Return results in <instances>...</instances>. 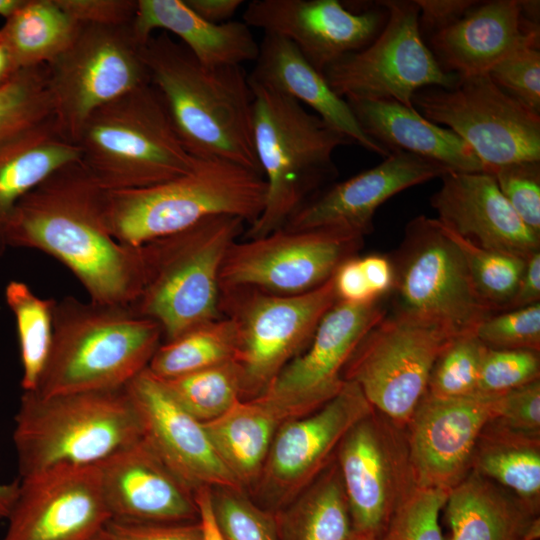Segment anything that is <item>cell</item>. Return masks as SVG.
Instances as JSON below:
<instances>
[{"label":"cell","instance_id":"e7e4bbea","mask_svg":"<svg viewBox=\"0 0 540 540\" xmlns=\"http://www.w3.org/2000/svg\"><path fill=\"white\" fill-rule=\"evenodd\" d=\"M359 540H370V539H362V538H360Z\"/></svg>","mask_w":540,"mask_h":540},{"label":"cell","instance_id":"6da1fadb","mask_svg":"<svg viewBox=\"0 0 540 540\" xmlns=\"http://www.w3.org/2000/svg\"><path fill=\"white\" fill-rule=\"evenodd\" d=\"M106 195L80 161L70 163L19 201L6 243L8 248L35 249L57 259L91 301L130 305L142 287L141 250L110 233Z\"/></svg>","mask_w":540,"mask_h":540},{"label":"cell","instance_id":"11a10c76","mask_svg":"<svg viewBox=\"0 0 540 540\" xmlns=\"http://www.w3.org/2000/svg\"><path fill=\"white\" fill-rule=\"evenodd\" d=\"M539 301L540 251H536L526 259L517 290L507 310L529 306Z\"/></svg>","mask_w":540,"mask_h":540},{"label":"cell","instance_id":"db71d44e","mask_svg":"<svg viewBox=\"0 0 540 540\" xmlns=\"http://www.w3.org/2000/svg\"><path fill=\"white\" fill-rule=\"evenodd\" d=\"M361 268L367 283L377 299L393 291L395 284V269L392 259L383 254H370L359 257Z\"/></svg>","mask_w":540,"mask_h":540},{"label":"cell","instance_id":"681fc988","mask_svg":"<svg viewBox=\"0 0 540 540\" xmlns=\"http://www.w3.org/2000/svg\"><path fill=\"white\" fill-rule=\"evenodd\" d=\"M493 420L518 431L540 434V379L501 394Z\"/></svg>","mask_w":540,"mask_h":540},{"label":"cell","instance_id":"4dcf8cb0","mask_svg":"<svg viewBox=\"0 0 540 540\" xmlns=\"http://www.w3.org/2000/svg\"><path fill=\"white\" fill-rule=\"evenodd\" d=\"M449 540H522L534 515L512 492L470 471L445 503Z\"/></svg>","mask_w":540,"mask_h":540},{"label":"cell","instance_id":"6f0895ef","mask_svg":"<svg viewBox=\"0 0 540 540\" xmlns=\"http://www.w3.org/2000/svg\"><path fill=\"white\" fill-rule=\"evenodd\" d=\"M211 488H200L195 492L199 511V521L203 530V540H224L215 524L210 501Z\"/></svg>","mask_w":540,"mask_h":540},{"label":"cell","instance_id":"e575fe53","mask_svg":"<svg viewBox=\"0 0 540 540\" xmlns=\"http://www.w3.org/2000/svg\"><path fill=\"white\" fill-rule=\"evenodd\" d=\"M78 23L55 0H23L0 28L16 71L47 65L71 42Z\"/></svg>","mask_w":540,"mask_h":540},{"label":"cell","instance_id":"f546056e","mask_svg":"<svg viewBox=\"0 0 540 540\" xmlns=\"http://www.w3.org/2000/svg\"><path fill=\"white\" fill-rule=\"evenodd\" d=\"M80 149L52 118L0 143V258L6 231L19 201L58 169L80 161Z\"/></svg>","mask_w":540,"mask_h":540},{"label":"cell","instance_id":"4316f807","mask_svg":"<svg viewBox=\"0 0 540 540\" xmlns=\"http://www.w3.org/2000/svg\"><path fill=\"white\" fill-rule=\"evenodd\" d=\"M248 77L253 83L273 88L307 105L351 143L383 157L390 154L365 134L348 102L333 91L323 73L315 69L287 39L264 33Z\"/></svg>","mask_w":540,"mask_h":540},{"label":"cell","instance_id":"8d00e7d4","mask_svg":"<svg viewBox=\"0 0 540 540\" xmlns=\"http://www.w3.org/2000/svg\"><path fill=\"white\" fill-rule=\"evenodd\" d=\"M4 297L16 323L22 365L21 388L33 391L50 352L55 299L37 296L26 283L18 280L6 285Z\"/></svg>","mask_w":540,"mask_h":540},{"label":"cell","instance_id":"3957f363","mask_svg":"<svg viewBox=\"0 0 540 540\" xmlns=\"http://www.w3.org/2000/svg\"><path fill=\"white\" fill-rule=\"evenodd\" d=\"M160 325L130 305L55 300L49 356L34 392L56 395L125 387L162 343Z\"/></svg>","mask_w":540,"mask_h":540},{"label":"cell","instance_id":"7c38bea8","mask_svg":"<svg viewBox=\"0 0 540 540\" xmlns=\"http://www.w3.org/2000/svg\"><path fill=\"white\" fill-rule=\"evenodd\" d=\"M393 261L395 309L434 321L453 335L474 333L494 314L477 291L464 258L437 219L418 216Z\"/></svg>","mask_w":540,"mask_h":540},{"label":"cell","instance_id":"cb8c5ba5","mask_svg":"<svg viewBox=\"0 0 540 540\" xmlns=\"http://www.w3.org/2000/svg\"><path fill=\"white\" fill-rule=\"evenodd\" d=\"M443 167L404 151H391L378 165L336 183L307 201L283 228H338L363 236L372 229L376 210L397 193L441 177Z\"/></svg>","mask_w":540,"mask_h":540},{"label":"cell","instance_id":"60d3db41","mask_svg":"<svg viewBox=\"0 0 540 540\" xmlns=\"http://www.w3.org/2000/svg\"><path fill=\"white\" fill-rule=\"evenodd\" d=\"M212 515L224 540H280L276 512L264 508L246 490L214 487Z\"/></svg>","mask_w":540,"mask_h":540},{"label":"cell","instance_id":"7dc6e473","mask_svg":"<svg viewBox=\"0 0 540 540\" xmlns=\"http://www.w3.org/2000/svg\"><path fill=\"white\" fill-rule=\"evenodd\" d=\"M492 175L516 214L540 235V161L507 164Z\"/></svg>","mask_w":540,"mask_h":540},{"label":"cell","instance_id":"d4e9b609","mask_svg":"<svg viewBox=\"0 0 540 540\" xmlns=\"http://www.w3.org/2000/svg\"><path fill=\"white\" fill-rule=\"evenodd\" d=\"M431 197L437 220L486 249L527 259L540 249V235L516 214L487 172H446Z\"/></svg>","mask_w":540,"mask_h":540},{"label":"cell","instance_id":"b9f144b4","mask_svg":"<svg viewBox=\"0 0 540 540\" xmlns=\"http://www.w3.org/2000/svg\"><path fill=\"white\" fill-rule=\"evenodd\" d=\"M486 348L474 333L454 337L433 365L427 393L439 398L475 394Z\"/></svg>","mask_w":540,"mask_h":540},{"label":"cell","instance_id":"83f0119b","mask_svg":"<svg viewBox=\"0 0 540 540\" xmlns=\"http://www.w3.org/2000/svg\"><path fill=\"white\" fill-rule=\"evenodd\" d=\"M360 127L389 152L404 151L448 172H487L472 148L448 128L396 101H347Z\"/></svg>","mask_w":540,"mask_h":540},{"label":"cell","instance_id":"94428289","mask_svg":"<svg viewBox=\"0 0 540 540\" xmlns=\"http://www.w3.org/2000/svg\"><path fill=\"white\" fill-rule=\"evenodd\" d=\"M23 3V0H0V16L7 19Z\"/></svg>","mask_w":540,"mask_h":540},{"label":"cell","instance_id":"1f68e13d","mask_svg":"<svg viewBox=\"0 0 540 540\" xmlns=\"http://www.w3.org/2000/svg\"><path fill=\"white\" fill-rule=\"evenodd\" d=\"M282 422L269 406L251 399L239 400L203 425L223 464L244 490L252 491Z\"/></svg>","mask_w":540,"mask_h":540},{"label":"cell","instance_id":"e0dca14e","mask_svg":"<svg viewBox=\"0 0 540 540\" xmlns=\"http://www.w3.org/2000/svg\"><path fill=\"white\" fill-rule=\"evenodd\" d=\"M373 409L356 383L344 381L319 409L282 422L252 490L257 503L274 512L289 504L335 459L347 431Z\"/></svg>","mask_w":540,"mask_h":540},{"label":"cell","instance_id":"f1b7e54d","mask_svg":"<svg viewBox=\"0 0 540 540\" xmlns=\"http://www.w3.org/2000/svg\"><path fill=\"white\" fill-rule=\"evenodd\" d=\"M156 29L176 35L207 67L242 66L255 62L259 53V43L243 21L208 22L184 0H137L133 22L137 39L145 44Z\"/></svg>","mask_w":540,"mask_h":540},{"label":"cell","instance_id":"f35d334b","mask_svg":"<svg viewBox=\"0 0 540 540\" xmlns=\"http://www.w3.org/2000/svg\"><path fill=\"white\" fill-rule=\"evenodd\" d=\"M440 224L460 250L483 300L494 313L507 310L517 290L526 259L480 247Z\"/></svg>","mask_w":540,"mask_h":540},{"label":"cell","instance_id":"44dd1931","mask_svg":"<svg viewBox=\"0 0 540 540\" xmlns=\"http://www.w3.org/2000/svg\"><path fill=\"white\" fill-rule=\"evenodd\" d=\"M382 10H352L337 0H254L243 22L294 44L321 73L369 45L383 28Z\"/></svg>","mask_w":540,"mask_h":540},{"label":"cell","instance_id":"f6af8a7d","mask_svg":"<svg viewBox=\"0 0 540 540\" xmlns=\"http://www.w3.org/2000/svg\"><path fill=\"white\" fill-rule=\"evenodd\" d=\"M474 334L487 347L540 351V302L494 313Z\"/></svg>","mask_w":540,"mask_h":540},{"label":"cell","instance_id":"7a4b0ae2","mask_svg":"<svg viewBox=\"0 0 540 540\" xmlns=\"http://www.w3.org/2000/svg\"><path fill=\"white\" fill-rule=\"evenodd\" d=\"M143 59L192 156L224 159L262 175L253 140L254 95L242 66H204L167 33L149 38Z\"/></svg>","mask_w":540,"mask_h":540},{"label":"cell","instance_id":"ac0fdd59","mask_svg":"<svg viewBox=\"0 0 540 540\" xmlns=\"http://www.w3.org/2000/svg\"><path fill=\"white\" fill-rule=\"evenodd\" d=\"M385 314L383 299L363 304L337 301L321 319L307 348L254 399L283 421L319 409L341 390L352 353Z\"/></svg>","mask_w":540,"mask_h":540},{"label":"cell","instance_id":"f5cc1de1","mask_svg":"<svg viewBox=\"0 0 540 540\" xmlns=\"http://www.w3.org/2000/svg\"><path fill=\"white\" fill-rule=\"evenodd\" d=\"M419 8V26L433 34L459 20L477 1L471 0H415Z\"/></svg>","mask_w":540,"mask_h":540},{"label":"cell","instance_id":"c3c4849f","mask_svg":"<svg viewBox=\"0 0 540 540\" xmlns=\"http://www.w3.org/2000/svg\"><path fill=\"white\" fill-rule=\"evenodd\" d=\"M109 540H203L199 520L137 522L110 519L102 529Z\"/></svg>","mask_w":540,"mask_h":540},{"label":"cell","instance_id":"ee69618b","mask_svg":"<svg viewBox=\"0 0 540 540\" xmlns=\"http://www.w3.org/2000/svg\"><path fill=\"white\" fill-rule=\"evenodd\" d=\"M540 379L539 352L487 347L476 393L498 395Z\"/></svg>","mask_w":540,"mask_h":540},{"label":"cell","instance_id":"d6986e66","mask_svg":"<svg viewBox=\"0 0 540 540\" xmlns=\"http://www.w3.org/2000/svg\"><path fill=\"white\" fill-rule=\"evenodd\" d=\"M110 519L97 466L59 465L19 478L2 540H89Z\"/></svg>","mask_w":540,"mask_h":540},{"label":"cell","instance_id":"d6a6232c","mask_svg":"<svg viewBox=\"0 0 540 540\" xmlns=\"http://www.w3.org/2000/svg\"><path fill=\"white\" fill-rule=\"evenodd\" d=\"M471 470L512 492L534 515L540 511V434L491 420L474 448Z\"/></svg>","mask_w":540,"mask_h":540},{"label":"cell","instance_id":"816d5d0a","mask_svg":"<svg viewBox=\"0 0 540 540\" xmlns=\"http://www.w3.org/2000/svg\"><path fill=\"white\" fill-rule=\"evenodd\" d=\"M332 277L338 301L363 304L379 300L367 283L359 257L353 256L345 260Z\"/></svg>","mask_w":540,"mask_h":540},{"label":"cell","instance_id":"5bb4252c","mask_svg":"<svg viewBox=\"0 0 540 540\" xmlns=\"http://www.w3.org/2000/svg\"><path fill=\"white\" fill-rule=\"evenodd\" d=\"M412 104L464 140L490 174L507 164L540 161V114L506 94L487 73L460 76L451 88L420 89Z\"/></svg>","mask_w":540,"mask_h":540},{"label":"cell","instance_id":"2e32d148","mask_svg":"<svg viewBox=\"0 0 540 540\" xmlns=\"http://www.w3.org/2000/svg\"><path fill=\"white\" fill-rule=\"evenodd\" d=\"M363 235L338 228L289 230L234 242L223 260L220 290L247 287L297 295L329 280L360 249Z\"/></svg>","mask_w":540,"mask_h":540},{"label":"cell","instance_id":"8992f818","mask_svg":"<svg viewBox=\"0 0 540 540\" xmlns=\"http://www.w3.org/2000/svg\"><path fill=\"white\" fill-rule=\"evenodd\" d=\"M250 81V80H249ZM254 95L253 140L267 185L261 215L244 239L283 228L323 180L336 172L335 150L351 141L301 103L250 81Z\"/></svg>","mask_w":540,"mask_h":540},{"label":"cell","instance_id":"9a60e30c","mask_svg":"<svg viewBox=\"0 0 540 540\" xmlns=\"http://www.w3.org/2000/svg\"><path fill=\"white\" fill-rule=\"evenodd\" d=\"M335 460L356 535L379 540L417 487L405 428L373 409L344 435Z\"/></svg>","mask_w":540,"mask_h":540},{"label":"cell","instance_id":"bcb514c9","mask_svg":"<svg viewBox=\"0 0 540 540\" xmlns=\"http://www.w3.org/2000/svg\"><path fill=\"white\" fill-rule=\"evenodd\" d=\"M506 94L536 114H540L539 44L515 50L487 73Z\"/></svg>","mask_w":540,"mask_h":540},{"label":"cell","instance_id":"6125c7cd","mask_svg":"<svg viewBox=\"0 0 540 540\" xmlns=\"http://www.w3.org/2000/svg\"><path fill=\"white\" fill-rule=\"evenodd\" d=\"M540 537V519L535 517L526 529L522 540H538Z\"/></svg>","mask_w":540,"mask_h":540},{"label":"cell","instance_id":"603a6c76","mask_svg":"<svg viewBox=\"0 0 540 540\" xmlns=\"http://www.w3.org/2000/svg\"><path fill=\"white\" fill-rule=\"evenodd\" d=\"M111 519L137 522L199 520L191 490L140 438L97 465Z\"/></svg>","mask_w":540,"mask_h":540},{"label":"cell","instance_id":"91938a15","mask_svg":"<svg viewBox=\"0 0 540 540\" xmlns=\"http://www.w3.org/2000/svg\"><path fill=\"white\" fill-rule=\"evenodd\" d=\"M17 71L14 69L11 59L5 47L0 42V87L4 86Z\"/></svg>","mask_w":540,"mask_h":540},{"label":"cell","instance_id":"4fadbf2b","mask_svg":"<svg viewBox=\"0 0 540 540\" xmlns=\"http://www.w3.org/2000/svg\"><path fill=\"white\" fill-rule=\"evenodd\" d=\"M379 3L387 17L376 38L324 70L333 91L346 101L392 100L414 108L420 89L453 87L458 76L442 69L422 39L416 3Z\"/></svg>","mask_w":540,"mask_h":540},{"label":"cell","instance_id":"7bdbcfd3","mask_svg":"<svg viewBox=\"0 0 540 540\" xmlns=\"http://www.w3.org/2000/svg\"><path fill=\"white\" fill-rule=\"evenodd\" d=\"M449 491L415 487L391 516L379 540H445L439 514Z\"/></svg>","mask_w":540,"mask_h":540},{"label":"cell","instance_id":"836d02e7","mask_svg":"<svg viewBox=\"0 0 540 540\" xmlns=\"http://www.w3.org/2000/svg\"><path fill=\"white\" fill-rule=\"evenodd\" d=\"M280 540H359L334 459L289 504L276 512Z\"/></svg>","mask_w":540,"mask_h":540},{"label":"cell","instance_id":"be15d7a7","mask_svg":"<svg viewBox=\"0 0 540 540\" xmlns=\"http://www.w3.org/2000/svg\"><path fill=\"white\" fill-rule=\"evenodd\" d=\"M89 540H109V538H107L105 534L103 533V531L101 530L98 534H96Z\"/></svg>","mask_w":540,"mask_h":540},{"label":"cell","instance_id":"484cf974","mask_svg":"<svg viewBox=\"0 0 540 540\" xmlns=\"http://www.w3.org/2000/svg\"><path fill=\"white\" fill-rule=\"evenodd\" d=\"M539 23L527 19L517 0L486 2L435 32L431 51L443 70L460 76L486 74L528 44H539Z\"/></svg>","mask_w":540,"mask_h":540},{"label":"cell","instance_id":"9c48e42d","mask_svg":"<svg viewBox=\"0 0 540 540\" xmlns=\"http://www.w3.org/2000/svg\"><path fill=\"white\" fill-rule=\"evenodd\" d=\"M221 316L235 323L234 358L242 400L261 396L281 370L309 345L317 326L338 301L333 277L297 295H277L238 287L220 290Z\"/></svg>","mask_w":540,"mask_h":540},{"label":"cell","instance_id":"52a82bcc","mask_svg":"<svg viewBox=\"0 0 540 540\" xmlns=\"http://www.w3.org/2000/svg\"><path fill=\"white\" fill-rule=\"evenodd\" d=\"M244 224L236 216H211L140 246L143 281L130 306L160 325L164 341L221 317L220 270Z\"/></svg>","mask_w":540,"mask_h":540},{"label":"cell","instance_id":"8fae6325","mask_svg":"<svg viewBox=\"0 0 540 540\" xmlns=\"http://www.w3.org/2000/svg\"><path fill=\"white\" fill-rule=\"evenodd\" d=\"M442 325L394 310L363 337L344 372L377 411L405 428L427 392L433 365L454 338Z\"/></svg>","mask_w":540,"mask_h":540},{"label":"cell","instance_id":"ba28073f","mask_svg":"<svg viewBox=\"0 0 540 540\" xmlns=\"http://www.w3.org/2000/svg\"><path fill=\"white\" fill-rule=\"evenodd\" d=\"M75 143L80 162L107 191L170 180L192 169L197 159L184 147L151 83L96 110Z\"/></svg>","mask_w":540,"mask_h":540},{"label":"cell","instance_id":"7402d4cb","mask_svg":"<svg viewBox=\"0 0 540 540\" xmlns=\"http://www.w3.org/2000/svg\"><path fill=\"white\" fill-rule=\"evenodd\" d=\"M143 427V438L194 492L241 485L216 453L203 423L185 411L148 369L127 385Z\"/></svg>","mask_w":540,"mask_h":540},{"label":"cell","instance_id":"ffe728a7","mask_svg":"<svg viewBox=\"0 0 540 540\" xmlns=\"http://www.w3.org/2000/svg\"><path fill=\"white\" fill-rule=\"evenodd\" d=\"M500 395L439 398L426 392L405 427L416 486L450 491L467 476L479 435L498 414Z\"/></svg>","mask_w":540,"mask_h":540},{"label":"cell","instance_id":"f907efd6","mask_svg":"<svg viewBox=\"0 0 540 540\" xmlns=\"http://www.w3.org/2000/svg\"><path fill=\"white\" fill-rule=\"evenodd\" d=\"M79 24L100 26L132 25L137 0H55Z\"/></svg>","mask_w":540,"mask_h":540},{"label":"cell","instance_id":"30bf717a","mask_svg":"<svg viewBox=\"0 0 540 540\" xmlns=\"http://www.w3.org/2000/svg\"><path fill=\"white\" fill-rule=\"evenodd\" d=\"M144 45L133 24L78 25L69 45L46 65L55 123L67 140L76 142L96 110L150 83Z\"/></svg>","mask_w":540,"mask_h":540},{"label":"cell","instance_id":"680465c9","mask_svg":"<svg viewBox=\"0 0 540 540\" xmlns=\"http://www.w3.org/2000/svg\"><path fill=\"white\" fill-rule=\"evenodd\" d=\"M19 479L9 483H0V520L7 519L16 501Z\"/></svg>","mask_w":540,"mask_h":540},{"label":"cell","instance_id":"d590c367","mask_svg":"<svg viewBox=\"0 0 540 540\" xmlns=\"http://www.w3.org/2000/svg\"><path fill=\"white\" fill-rule=\"evenodd\" d=\"M238 334L232 319L220 318L163 341L148 371L159 379L174 378L234 361Z\"/></svg>","mask_w":540,"mask_h":540},{"label":"cell","instance_id":"74e56055","mask_svg":"<svg viewBox=\"0 0 540 540\" xmlns=\"http://www.w3.org/2000/svg\"><path fill=\"white\" fill-rule=\"evenodd\" d=\"M159 380L170 396L201 423L216 419L242 400L240 371L234 361Z\"/></svg>","mask_w":540,"mask_h":540},{"label":"cell","instance_id":"ab89813d","mask_svg":"<svg viewBox=\"0 0 540 540\" xmlns=\"http://www.w3.org/2000/svg\"><path fill=\"white\" fill-rule=\"evenodd\" d=\"M52 118L46 65L19 70L0 87V143Z\"/></svg>","mask_w":540,"mask_h":540},{"label":"cell","instance_id":"9f6ffc18","mask_svg":"<svg viewBox=\"0 0 540 540\" xmlns=\"http://www.w3.org/2000/svg\"><path fill=\"white\" fill-rule=\"evenodd\" d=\"M185 3L201 18L221 24L235 14L237 9L244 3L242 0H184Z\"/></svg>","mask_w":540,"mask_h":540},{"label":"cell","instance_id":"277c9868","mask_svg":"<svg viewBox=\"0 0 540 540\" xmlns=\"http://www.w3.org/2000/svg\"><path fill=\"white\" fill-rule=\"evenodd\" d=\"M13 443L20 478L59 466H97L143 437L127 386L42 396L23 391Z\"/></svg>","mask_w":540,"mask_h":540},{"label":"cell","instance_id":"5b68a950","mask_svg":"<svg viewBox=\"0 0 540 540\" xmlns=\"http://www.w3.org/2000/svg\"><path fill=\"white\" fill-rule=\"evenodd\" d=\"M264 177L220 158H198L192 169L170 180L136 189L107 191L106 221L120 243L139 247L217 215L249 225L266 201Z\"/></svg>","mask_w":540,"mask_h":540}]
</instances>
